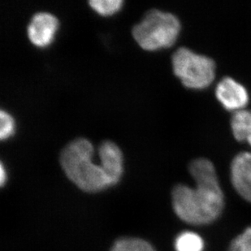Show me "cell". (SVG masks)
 Segmentation results:
<instances>
[{"instance_id": "9c48e42d", "label": "cell", "mask_w": 251, "mask_h": 251, "mask_svg": "<svg viewBox=\"0 0 251 251\" xmlns=\"http://www.w3.org/2000/svg\"><path fill=\"white\" fill-rule=\"evenodd\" d=\"M231 128L238 142H247L251 146V111L235 112L231 119Z\"/></svg>"}, {"instance_id": "8fae6325", "label": "cell", "mask_w": 251, "mask_h": 251, "mask_svg": "<svg viewBox=\"0 0 251 251\" xmlns=\"http://www.w3.org/2000/svg\"><path fill=\"white\" fill-rule=\"evenodd\" d=\"M111 251H155L151 245L144 240L124 237L117 240Z\"/></svg>"}, {"instance_id": "30bf717a", "label": "cell", "mask_w": 251, "mask_h": 251, "mask_svg": "<svg viewBox=\"0 0 251 251\" xmlns=\"http://www.w3.org/2000/svg\"><path fill=\"white\" fill-rule=\"evenodd\" d=\"M174 247L176 251H204L205 242L196 232L185 231L176 237Z\"/></svg>"}, {"instance_id": "5bb4252c", "label": "cell", "mask_w": 251, "mask_h": 251, "mask_svg": "<svg viewBox=\"0 0 251 251\" xmlns=\"http://www.w3.org/2000/svg\"><path fill=\"white\" fill-rule=\"evenodd\" d=\"M0 138L7 139L14 132L15 123L12 116L3 110L0 112Z\"/></svg>"}, {"instance_id": "7c38bea8", "label": "cell", "mask_w": 251, "mask_h": 251, "mask_svg": "<svg viewBox=\"0 0 251 251\" xmlns=\"http://www.w3.org/2000/svg\"><path fill=\"white\" fill-rule=\"evenodd\" d=\"M122 0H90L89 4L95 12L102 16L114 14L121 9Z\"/></svg>"}, {"instance_id": "6da1fadb", "label": "cell", "mask_w": 251, "mask_h": 251, "mask_svg": "<svg viewBox=\"0 0 251 251\" xmlns=\"http://www.w3.org/2000/svg\"><path fill=\"white\" fill-rule=\"evenodd\" d=\"M189 172L196 186L180 184L173 189V210L181 221L189 225H211L221 217L225 208V195L216 168L208 159L199 158L190 163Z\"/></svg>"}, {"instance_id": "ba28073f", "label": "cell", "mask_w": 251, "mask_h": 251, "mask_svg": "<svg viewBox=\"0 0 251 251\" xmlns=\"http://www.w3.org/2000/svg\"><path fill=\"white\" fill-rule=\"evenodd\" d=\"M100 165L109 178L112 185L121 180L124 172L123 154L120 147L112 141H104L99 147Z\"/></svg>"}, {"instance_id": "8992f818", "label": "cell", "mask_w": 251, "mask_h": 251, "mask_svg": "<svg viewBox=\"0 0 251 251\" xmlns=\"http://www.w3.org/2000/svg\"><path fill=\"white\" fill-rule=\"evenodd\" d=\"M216 96L224 108L231 112L242 111L249 102L247 88L231 77H225L217 84Z\"/></svg>"}, {"instance_id": "9a60e30c", "label": "cell", "mask_w": 251, "mask_h": 251, "mask_svg": "<svg viewBox=\"0 0 251 251\" xmlns=\"http://www.w3.org/2000/svg\"><path fill=\"white\" fill-rule=\"evenodd\" d=\"M6 180H7V176H6L4 167H3L2 164H1V166H0V184H1L2 186L4 185Z\"/></svg>"}, {"instance_id": "5b68a950", "label": "cell", "mask_w": 251, "mask_h": 251, "mask_svg": "<svg viewBox=\"0 0 251 251\" xmlns=\"http://www.w3.org/2000/svg\"><path fill=\"white\" fill-rule=\"evenodd\" d=\"M59 20L48 12H36L33 15L27 27V35L33 45L44 48L50 45L57 29Z\"/></svg>"}, {"instance_id": "52a82bcc", "label": "cell", "mask_w": 251, "mask_h": 251, "mask_svg": "<svg viewBox=\"0 0 251 251\" xmlns=\"http://www.w3.org/2000/svg\"><path fill=\"white\" fill-rule=\"evenodd\" d=\"M232 186L242 199L251 202V153L242 152L232 159L230 168Z\"/></svg>"}, {"instance_id": "4fadbf2b", "label": "cell", "mask_w": 251, "mask_h": 251, "mask_svg": "<svg viewBox=\"0 0 251 251\" xmlns=\"http://www.w3.org/2000/svg\"><path fill=\"white\" fill-rule=\"evenodd\" d=\"M227 251H251V225L232 240Z\"/></svg>"}, {"instance_id": "277c9868", "label": "cell", "mask_w": 251, "mask_h": 251, "mask_svg": "<svg viewBox=\"0 0 251 251\" xmlns=\"http://www.w3.org/2000/svg\"><path fill=\"white\" fill-rule=\"evenodd\" d=\"M172 64L174 74L189 89H206L216 77V63L213 59L186 48H178L173 53Z\"/></svg>"}, {"instance_id": "7a4b0ae2", "label": "cell", "mask_w": 251, "mask_h": 251, "mask_svg": "<svg viewBox=\"0 0 251 251\" xmlns=\"http://www.w3.org/2000/svg\"><path fill=\"white\" fill-rule=\"evenodd\" d=\"M94 147L84 138L69 142L59 154L63 170L72 182L85 192L96 193L112 186L101 165L93 162Z\"/></svg>"}, {"instance_id": "3957f363", "label": "cell", "mask_w": 251, "mask_h": 251, "mask_svg": "<svg viewBox=\"0 0 251 251\" xmlns=\"http://www.w3.org/2000/svg\"><path fill=\"white\" fill-rule=\"evenodd\" d=\"M180 22L175 15L159 9L149 10L132 28V34L141 48L155 50L170 48L180 32Z\"/></svg>"}]
</instances>
